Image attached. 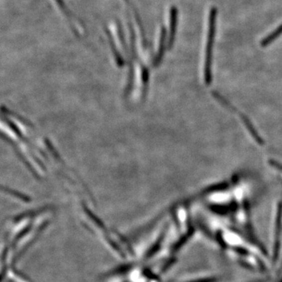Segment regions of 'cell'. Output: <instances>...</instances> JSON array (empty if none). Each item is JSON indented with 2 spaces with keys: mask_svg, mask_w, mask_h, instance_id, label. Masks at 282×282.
<instances>
[{
  "mask_svg": "<svg viewBox=\"0 0 282 282\" xmlns=\"http://www.w3.org/2000/svg\"><path fill=\"white\" fill-rule=\"evenodd\" d=\"M217 13V9L212 8L210 13V20H209V33H208L206 65H205V76H206V81L208 83H210V79H211L212 53H213V43L215 39Z\"/></svg>",
  "mask_w": 282,
  "mask_h": 282,
  "instance_id": "obj_1",
  "label": "cell"
},
{
  "mask_svg": "<svg viewBox=\"0 0 282 282\" xmlns=\"http://www.w3.org/2000/svg\"><path fill=\"white\" fill-rule=\"evenodd\" d=\"M177 19H178V10L177 7L173 6L170 9V30L169 35V47H171L174 42V37L177 31Z\"/></svg>",
  "mask_w": 282,
  "mask_h": 282,
  "instance_id": "obj_2",
  "label": "cell"
},
{
  "mask_svg": "<svg viewBox=\"0 0 282 282\" xmlns=\"http://www.w3.org/2000/svg\"><path fill=\"white\" fill-rule=\"evenodd\" d=\"M166 31L165 28H162V32H161L160 37V44H159V52H158V54L156 56V59H155V64H159V62L162 60V56L164 54V49H165V42H166Z\"/></svg>",
  "mask_w": 282,
  "mask_h": 282,
  "instance_id": "obj_3",
  "label": "cell"
},
{
  "mask_svg": "<svg viewBox=\"0 0 282 282\" xmlns=\"http://www.w3.org/2000/svg\"><path fill=\"white\" fill-rule=\"evenodd\" d=\"M282 24L278 27L277 29H275L272 34H270L269 35L266 37V38H264V40L262 41L261 42V45L262 46H267L268 45H269L271 42H273L274 40H275L279 35H282Z\"/></svg>",
  "mask_w": 282,
  "mask_h": 282,
  "instance_id": "obj_4",
  "label": "cell"
}]
</instances>
